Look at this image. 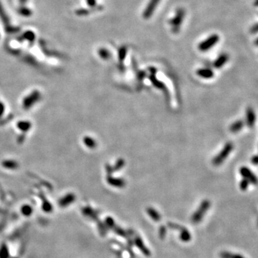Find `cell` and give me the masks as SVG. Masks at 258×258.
Here are the masks:
<instances>
[{"instance_id":"1","label":"cell","mask_w":258,"mask_h":258,"mask_svg":"<svg viewBox=\"0 0 258 258\" xmlns=\"http://www.w3.org/2000/svg\"><path fill=\"white\" fill-rule=\"evenodd\" d=\"M210 207V201L207 200V199L204 200L201 202L200 205H199V208L197 209V211L193 214L192 217V222L194 223V224H197V223L200 222Z\"/></svg>"},{"instance_id":"2","label":"cell","mask_w":258,"mask_h":258,"mask_svg":"<svg viewBox=\"0 0 258 258\" xmlns=\"http://www.w3.org/2000/svg\"><path fill=\"white\" fill-rule=\"evenodd\" d=\"M232 149H233V144H232V143H227L226 145L222 148V150L220 152L219 154L216 156L213 159V164L215 165V166H219V165H220L227 157H228L229 154L232 152Z\"/></svg>"},{"instance_id":"3","label":"cell","mask_w":258,"mask_h":258,"mask_svg":"<svg viewBox=\"0 0 258 258\" xmlns=\"http://www.w3.org/2000/svg\"><path fill=\"white\" fill-rule=\"evenodd\" d=\"M239 173L243 176L244 179L248 180L250 183H252V184L254 185L257 184V179L256 176H255V174L252 173V171H251L250 169H248L247 167H242V168L239 169Z\"/></svg>"},{"instance_id":"4","label":"cell","mask_w":258,"mask_h":258,"mask_svg":"<svg viewBox=\"0 0 258 258\" xmlns=\"http://www.w3.org/2000/svg\"><path fill=\"white\" fill-rule=\"evenodd\" d=\"M218 40H219V37L217 35L215 34V35L211 36L207 39H206L205 41H204L203 43H201L200 45H199V50L201 51L208 50L209 49L213 47V46L217 43Z\"/></svg>"},{"instance_id":"5","label":"cell","mask_w":258,"mask_h":258,"mask_svg":"<svg viewBox=\"0 0 258 258\" xmlns=\"http://www.w3.org/2000/svg\"><path fill=\"white\" fill-rule=\"evenodd\" d=\"M135 244H136V247H138L139 250H141V252L143 253V254L145 255V256H150L151 255V252L146 247V245L143 244V242L140 237L137 236L136 238H135Z\"/></svg>"},{"instance_id":"6","label":"cell","mask_w":258,"mask_h":258,"mask_svg":"<svg viewBox=\"0 0 258 258\" xmlns=\"http://www.w3.org/2000/svg\"><path fill=\"white\" fill-rule=\"evenodd\" d=\"M160 0H151L149 4H148V7H146L145 11H144L143 16L145 18H148L151 15H152L153 12V10L156 7L158 3H159Z\"/></svg>"},{"instance_id":"7","label":"cell","mask_w":258,"mask_h":258,"mask_svg":"<svg viewBox=\"0 0 258 258\" xmlns=\"http://www.w3.org/2000/svg\"><path fill=\"white\" fill-rule=\"evenodd\" d=\"M246 114H247L246 115V119H247V125L249 127H252L255 124V119H256L254 111H253L252 108H248Z\"/></svg>"},{"instance_id":"8","label":"cell","mask_w":258,"mask_h":258,"mask_svg":"<svg viewBox=\"0 0 258 258\" xmlns=\"http://www.w3.org/2000/svg\"><path fill=\"white\" fill-rule=\"evenodd\" d=\"M146 212H147L148 215L150 216V217L152 218L153 221H155V222H159V221L161 220V216H160L159 212H158L155 209L148 207L147 208V210H146Z\"/></svg>"},{"instance_id":"9","label":"cell","mask_w":258,"mask_h":258,"mask_svg":"<svg viewBox=\"0 0 258 258\" xmlns=\"http://www.w3.org/2000/svg\"><path fill=\"white\" fill-rule=\"evenodd\" d=\"M197 75L203 78H211L214 76V73L210 69H199L197 72Z\"/></svg>"},{"instance_id":"10","label":"cell","mask_w":258,"mask_h":258,"mask_svg":"<svg viewBox=\"0 0 258 258\" xmlns=\"http://www.w3.org/2000/svg\"><path fill=\"white\" fill-rule=\"evenodd\" d=\"M192 239V235L191 233H190L189 231L186 228H182L181 229V232H180V239L182 242H188L191 240Z\"/></svg>"},{"instance_id":"11","label":"cell","mask_w":258,"mask_h":258,"mask_svg":"<svg viewBox=\"0 0 258 258\" xmlns=\"http://www.w3.org/2000/svg\"><path fill=\"white\" fill-rule=\"evenodd\" d=\"M244 126V122L242 120H239L238 121L234 122V124L231 125V126L229 128V130L231 131L232 133H238V131H240V130L242 129Z\"/></svg>"},{"instance_id":"12","label":"cell","mask_w":258,"mask_h":258,"mask_svg":"<svg viewBox=\"0 0 258 258\" xmlns=\"http://www.w3.org/2000/svg\"><path fill=\"white\" fill-rule=\"evenodd\" d=\"M228 60V56L226 54H223L217 58V60H216L215 62V66L217 67V68H220V67H222L226 63V62Z\"/></svg>"},{"instance_id":"13","label":"cell","mask_w":258,"mask_h":258,"mask_svg":"<svg viewBox=\"0 0 258 258\" xmlns=\"http://www.w3.org/2000/svg\"><path fill=\"white\" fill-rule=\"evenodd\" d=\"M108 182L111 183V185L115 186L116 187H124L125 183V181L122 179H113V178H109Z\"/></svg>"},{"instance_id":"14","label":"cell","mask_w":258,"mask_h":258,"mask_svg":"<svg viewBox=\"0 0 258 258\" xmlns=\"http://www.w3.org/2000/svg\"><path fill=\"white\" fill-rule=\"evenodd\" d=\"M10 257V252L7 246L5 244H2L0 247V258H9Z\"/></svg>"},{"instance_id":"15","label":"cell","mask_w":258,"mask_h":258,"mask_svg":"<svg viewBox=\"0 0 258 258\" xmlns=\"http://www.w3.org/2000/svg\"><path fill=\"white\" fill-rule=\"evenodd\" d=\"M221 258H245L243 255L239 254H234L229 252H222L220 254Z\"/></svg>"},{"instance_id":"16","label":"cell","mask_w":258,"mask_h":258,"mask_svg":"<svg viewBox=\"0 0 258 258\" xmlns=\"http://www.w3.org/2000/svg\"><path fill=\"white\" fill-rule=\"evenodd\" d=\"M150 80L152 81V83H153V85H154L156 87L159 88V89H164L165 88V85L164 83L161 81H159L158 79H156V78L154 75H151L150 76Z\"/></svg>"},{"instance_id":"17","label":"cell","mask_w":258,"mask_h":258,"mask_svg":"<svg viewBox=\"0 0 258 258\" xmlns=\"http://www.w3.org/2000/svg\"><path fill=\"white\" fill-rule=\"evenodd\" d=\"M183 11H180L177 14V15L176 16L175 18L171 21V24L173 25H176V26L179 25L183 19Z\"/></svg>"},{"instance_id":"18","label":"cell","mask_w":258,"mask_h":258,"mask_svg":"<svg viewBox=\"0 0 258 258\" xmlns=\"http://www.w3.org/2000/svg\"><path fill=\"white\" fill-rule=\"evenodd\" d=\"M106 226L109 227L110 229H113V227L115 226V221L113 219L112 217H108L106 219Z\"/></svg>"},{"instance_id":"19","label":"cell","mask_w":258,"mask_h":258,"mask_svg":"<svg viewBox=\"0 0 258 258\" xmlns=\"http://www.w3.org/2000/svg\"><path fill=\"white\" fill-rule=\"evenodd\" d=\"M249 184H250L249 181L245 179H243L240 182V183H239V188H240V189L242 190V191H246L247 187H249Z\"/></svg>"},{"instance_id":"20","label":"cell","mask_w":258,"mask_h":258,"mask_svg":"<svg viewBox=\"0 0 258 258\" xmlns=\"http://www.w3.org/2000/svg\"><path fill=\"white\" fill-rule=\"evenodd\" d=\"M124 164H125L124 160L123 159H119L117 161V162H116V164L114 166V169L115 171L119 170V169L123 168V166H124Z\"/></svg>"},{"instance_id":"21","label":"cell","mask_w":258,"mask_h":258,"mask_svg":"<svg viewBox=\"0 0 258 258\" xmlns=\"http://www.w3.org/2000/svg\"><path fill=\"white\" fill-rule=\"evenodd\" d=\"M113 229L114 230V231L116 232V233H117L118 234V235L122 236V237H124V238H125V237H126V235H125V232L124 230H123L121 228H120V227H118L115 226L114 227H113Z\"/></svg>"},{"instance_id":"22","label":"cell","mask_w":258,"mask_h":258,"mask_svg":"<svg viewBox=\"0 0 258 258\" xmlns=\"http://www.w3.org/2000/svg\"><path fill=\"white\" fill-rule=\"evenodd\" d=\"M22 214H24V215L26 216L30 215V214L32 213V210L30 209L29 206H24V207L22 208Z\"/></svg>"},{"instance_id":"23","label":"cell","mask_w":258,"mask_h":258,"mask_svg":"<svg viewBox=\"0 0 258 258\" xmlns=\"http://www.w3.org/2000/svg\"><path fill=\"white\" fill-rule=\"evenodd\" d=\"M125 48H122L121 50H120V53H119V59L120 60H124L125 56Z\"/></svg>"},{"instance_id":"24","label":"cell","mask_w":258,"mask_h":258,"mask_svg":"<svg viewBox=\"0 0 258 258\" xmlns=\"http://www.w3.org/2000/svg\"><path fill=\"white\" fill-rule=\"evenodd\" d=\"M165 234H166V229H165L164 227H161L160 228V237L163 238L165 235Z\"/></svg>"},{"instance_id":"25","label":"cell","mask_w":258,"mask_h":258,"mask_svg":"<svg viewBox=\"0 0 258 258\" xmlns=\"http://www.w3.org/2000/svg\"><path fill=\"white\" fill-rule=\"evenodd\" d=\"M252 163L253 164H255V165H257V155H255V156H253L252 158Z\"/></svg>"}]
</instances>
